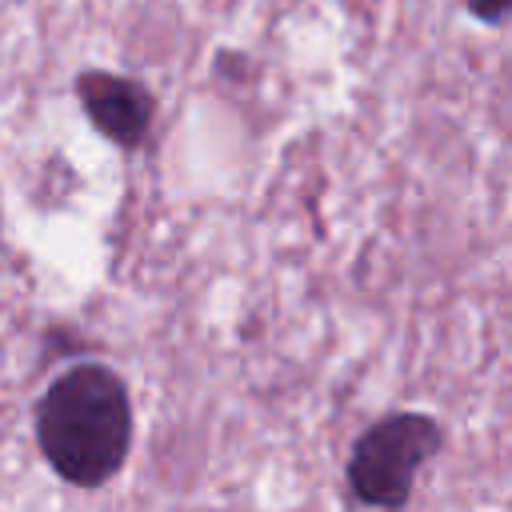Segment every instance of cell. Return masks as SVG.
Listing matches in <instances>:
<instances>
[{"label": "cell", "instance_id": "cell-3", "mask_svg": "<svg viewBox=\"0 0 512 512\" xmlns=\"http://www.w3.org/2000/svg\"><path fill=\"white\" fill-rule=\"evenodd\" d=\"M72 88H76V100L88 124L104 140L128 152L148 140L152 116H156V96L148 92V84H140L136 76L108 72V68H84Z\"/></svg>", "mask_w": 512, "mask_h": 512}, {"label": "cell", "instance_id": "cell-2", "mask_svg": "<svg viewBox=\"0 0 512 512\" xmlns=\"http://www.w3.org/2000/svg\"><path fill=\"white\" fill-rule=\"evenodd\" d=\"M444 448V428L436 416L400 408L372 420L348 448L344 480L356 504L376 512H404L420 468Z\"/></svg>", "mask_w": 512, "mask_h": 512}, {"label": "cell", "instance_id": "cell-4", "mask_svg": "<svg viewBox=\"0 0 512 512\" xmlns=\"http://www.w3.org/2000/svg\"><path fill=\"white\" fill-rule=\"evenodd\" d=\"M464 4L488 28H504L508 24V12H512V0H464Z\"/></svg>", "mask_w": 512, "mask_h": 512}, {"label": "cell", "instance_id": "cell-1", "mask_svg": "<svg viewBox=\"0 0 512 512\" xmlns=\"http://www.w3.org/2000/svg\"><path fill=\"white\" fill-rule=\"evenodd\" d=\"M36 444L64 484H108L132 452V396L124 376L100 360L64 368L36 404Z\"/></svg>", "mask_w": 512, "mask_h": 512}]
</instances>
